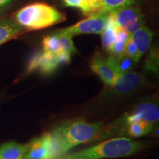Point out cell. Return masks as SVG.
Listing matches in <instances>:
<instances>
[{"label":"cell","instance_id":"obj_15","mask_svg":"<svg viewBox=\"0 0 159 159\" xmlns=\"http://www.w3.org/2000/svg\"><path fill=\"white\" fill-rule=\"evenodd\" d=\"M27 144H22L15 142H6L0 146L1 159H20L25 156Z\"/></svg>","mask_w":159,"mask_h":159},{"label":"cell","instance_id":"obj_7","mask_svg":"<svg viewBox=\"0 0 159 159\" xmlns=\"http://www.w3.org/2000/svg\"><path fill=\"white\" fill-rule=\"evenodd\" d=\"M109 13H99L88 16L71 25L70 27L60 29L59 31L68 33L74 36L81 34H100L108 22Z\"/></svg>","mask_w":159,"mask_h":159},{"label":"cell","instance_id":"obj_24","mask_svg":"<svg viewBox=\"0 0 159 159\" xmlns=\"http://www.w3.org/2000/svg\"><path fill=\"white\" fill-rule=\"evenodd\" d=\"M116 40H119V41H124V42H126L128 40L130 39V35L127 33L126 31L124 29L122 28V27H119V26H116Z\"/></svg>","mask_w":159,"mask_h":159},{"label":"cell","instance_id":"obj_16","mask_svg":"<svg viewBox=\"0 0 159 159\" xmlns=\"http://www.w3.org/2000/svg\"><path fill=\"white\" fill-rule=\"evenodd\" d=\"M116 23L109 13V18L107 25L102 33H100L102 35L101 39H102V47L106 52H108L111 46L116 41Z\"/></svg>","mask_w":159,"mask_h":159},{"label":"cell","instance_id":"obj_5","mask_svg":"<svg viewBox=\"0 0 159 159\" xmlns=\"http://www.w3.org/2000/svg\"><path fill=\"white\" fill-rule=\"evenodd\" d=\"M144 77L138 73L129 71L119 75L112 84L105 85L99 95L98 102H109L132 94L144 86Z\"/></svg>","mask_w":159,"mask_h":159},{"label":"cell","instance_id":"obj_1","mask_svg":"<svg viewBox=\"0 0 159 159\" xmlns=\"http://www.w3.org/2000/svg\"><path fill=\"white\" fill-rule=\"evenodd\" d=\"M104 122H88L82 119L61 123L49 134L50 148L48 159H55L77 145L99 140Z\"/></svg>","mask_w":159,"mask_h":159},{"label":"cell","instance_id":"obj_11","mask_svg":"<svg viewBox=\"0 0 159 159\" xmlns=\"http://www.w3.org/2000/svg\"><path fill=\"white\" fill-rule=\"evenodd\" d=\"M152 37H153L152 32L145 26H143L130 35V39L136 46L139 61L142 55L150 49Z\"/></svg>","mask_w":159,"mask_h":159},{"label":"cell","instance_id":"obj_9","mask_svg":"<svg viewBox=\"0 0 159 159\" xmlns=\"http://www.w3.org/2000/svg\"><path fill=\"white\" fill-rule=\"evenodd\" d=\"M50 139L49 133L33 139L27 144L25 156L28 159H48Z\"/></svg>","mask_w":159,"mask_h":159},{"label":"cell","instance_id":"obj_6","mask_svg":"<svg viewBox=\"0 0 159 159\" xmlns=\"http://www.w3.org/2000/svg\"><path fill=\"white\" fill-rule=\"evenodd\" d=\"M116 26L122 27L129 35L145 25L144 16L141 10L137 7H124L111 13Z\"/></svg>","mask_w":159,"mask_h":159},{"label":"cell","instance_id":"obj_13","mask_svg":"<svg viewBox=\"0 0 159 159\" xmlns=\"http://www.w3.org/2000/svg\"><path fill=\"white\" fill-rule=\"evenodd\" d=\"M106 61L116 76L130 71L134 63V61L125 54L121 56L109 55V56L106 57Z\"/></svg>","mask_w":159,"mask_h":159},{"label":"cell","instance_id":"obj_2","mask_svg":"<svg viewBox=\"0 0 159 159\" xmlns=\"http://www.w3.org/2000/svg\"><path fill=\"white\" fill-rule=\"evenodd\" d=\"M142 142L127 137L112 138L84 150L66 153L55 159H107L130 156L142 150Z\"/></svg>","mask_w":159,"mask_h":159},{"label":"cell","instance_id":"obj_23","mask_svg":"<svg viewBox=\"0 0 159 159\" xmlns=\"http://www.w3.org/2000/svg\"><path fill=\"white\" fill-rule=\"evenodd\" d=\"M125 42H124V41L116 40L111 46V47L107 52L109 55H114V56H121V55H125Z\"/></svg>","mask_w":159,"mask_h":159},{"label":"cell","instance_id":"obj_26","mask_svg":"<svg viewBox=\"0 0 159 159\" xmlns=\"http://www.w3.org/2000/svg\"><path fill=\"white\" fill-rule=\"evenodd\" d=\"M20 159H28V158H25V156H24V157H22V158H20Z\"/></svg>","mask_w":159,"mask_h":159},{"label":"cell","instance_id":"obj_4","mask_svg":"<svg viewBox=\"0 0 159 159\" xmlns=\"http://www.w3.org/2000/svg\"><path fill=\"white\" fill-rule=\"evenodd\" d=\"M66 15L46 3H33L17 11L15 21L24 28L39 30L64 21Z\"/></svg>","mask_w":159,"mask_h":159},{"label":"cell","instance_id":"obj_19","mask_svg":"<svg viewBox=\"0 0 159 159\" xmlns=\"http://www.w3.org/2000/svg\"><path fill=\"white\" fill-rule=\"evenodd\" d=\"M43 50L44 52H48L57 53L63 52L61 48V43L58 39V37L56 33H53L52 35H49L45 36L43 39L42 41Z\"/></svg>","mask_w":159,"mask_h":159},{"label":"cell","instance_id":"obj_14","mask_svg":"<svg viewBox=\"0 0 159 159\" xmlns=\"http://www.w3.org/2000/svg\"><path fill=\"white\" fill-rule=\"evenodd\" d=\"M23 30L24 27L15 20H0V45L21 34Z\"/></svg>","mask_w":159,"mask_h":159},{"label":"cell","instance_id":"obj_22","mask_svg":"<svg viewBox=\"0 0 159 159\" xmlns=\"http://www.w3.org/2000/svg\"><path fill=\"white\" fill-rule=\"evenodd\" d=\"M125 54L128 55V57H130V58L134 61L135 63L139 61L138 59V56H137V51H136V46H135L134 41H132V39H130H130L125 42Z\"/></svg>","mask_w":159,"mask_h":159},{"label":"cell","instance_id":"obj_25","mask_svg":"<svg viewBox=\"0 0 159 159\" xmlns=\"http://www.w3.org/2000/svg\"><path fill=\"white\" fill-rule=\"evenodd\" d=\"M12 2H13V0H0V9L10 5Z\"/></svg>","mask_w":159,"mask_h":159},{"label":"cell","instance_id":"obj_27","mask_svg":"<svg viewBox=\"0 0 159 159\" xmlns=\"http://www.w3.org/2000/svg\"><path fill=\"white\" fill-rule=\"evenodd\" d=\"M0 159H1V158H0Z\"/></svg>","mask_w":159,"mask_h":159},{"label":"cell","instance_id":"obj_17","mask_svg":"<svg viewBox=\"0 0 159 159\" xmlns=\"http://www.w3.org/2000/svg\"><path fill=\"white\" fill-rule=\"evenodd\" d=\"M155 125L145 121H137L130 123L126 129V136L130 137H140L151 132Z\"/></svg>","mask_w":159,"mask_h":159},{"label":"cell","instance_id":"obj_21","mask_svg":"<svg viewBox=\"0 0 159 159\" xmlns=\"http://www.w3.org/2000/svg\"><path fill=\"white\" fill-rule=\"evenodd\" d=\"M147 70L152 71L155 73L158 70V47H152L146 62Z\"/></svg>","mask_w":159,"mask_h":159},{"label":"cell","instance_id":"obj_10","mask_svg":"<svg viewBox=\"0 0 159 159\" xmlns=\"http://www.w3.org/2000/svg\"><path fill=\"white\" fill-rule=\"evenodd\" d=\"M91 69L100 77L105 85L112 84L117 77L108 66L106 57L100 53H97L93 57L91 63Z\"/></svg>","mask_w":159,"mask_h":159},{"label":"cell","instance_id":"obj_3","mask_svg":"<svg viewBox=\"0 0 159 159\" xmlns=\"http://www.w3.org/2000/svg\"><path fill=\"white\" fill-rule=\"evenodd\" d=\"M159 119V108L155 102L144 101L136 104L128 112L107 126H103L100 139L126 136L127 127L137 121H145L156 125Z\"/></svg>","mask_w":159,"mask_h":159},{"label":"cell","instance_id":"obj_8","mask_svg":"<svg viewBox=\"0 0 159 159\" xmlns=\"http://www.w3.org/2000/svg\"><path fill=\"white\" fill-rule=\"evenodd\" d=\"M63 64L57 54L43 51L33 57L27 66V72L39 70L43 74H50Z\"/></svg>","mask_w":159,"mask_h":159},{"label":"cell","instance_id":"obj_20","mask_svg":"<svg viewBox=\"0 0 159 159\" xmlns=\"http://www.w3.org/2000/svg\"><path fill=\"white\" fill-rule=\"evenodd\" d=\"M55 33H56L58 39L61 43V48L62 50L65 52L68 53L69 55H73L76 52V48H75L74 43H73L72 40V35L68 33H62V32L57 30L55 32Z\"/></svg>","mask_w":159,"mask_h":159},{"label":"cell","instance_id":"obj_12","mask_svg":"<svg viewBox=\"0 0 159 159\" xmlns=\"http://www.w3.org/2000/svg\"><path fill=\"white\" fill-rule=\"evenodd\" d=\"M65 6L79 9L83 15L90 16L100 13L102 0H63Z\"/></svg>","mask_w":159,"mask_h":159},{"label":"cell","instance_id":"obj_18","mask_svg":"<svg viewBox=\"0 0 159 159\" xmlns=\"http://www.w3.org/2000/svg\"><path fill=\"white\" fill-rule=\"evenodd\" d=\"M138 0H102L100 13H111L136 5Z\"/></svg>","mask_w":159,"mask_h":159}]
</instances>
